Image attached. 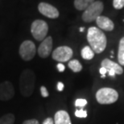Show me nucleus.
<instances>
[{
  "instance_id": "4be33fe9",
  "label": "nucleus",
  "mask_w": 124,
  "mask_h": 124,
  "mask_svg": "<svg viewBox=\"0 0 124 124\" xmlns=\"http://www.w3.org/2000/svg\"><path fill=\"white\" fill-rule=\"evenodd\" d=\"M40 92H41V95L43 96L44 98H46V97L48 96V90H47V88L44 86H42L40 87Z\"/></svg>"
},
{
  "instance_id": "b1692460",
  "label": "nucleus",
  "mask_w": 124,
  "mask_h": 124,
  "mask_svg": "<svg viewBox=\"0 0 124 124\" xmlns=\"http://www.w3.org/2000/svg\"><path fill=\"white\" fill-rule=\"evenodd\" d=\"M57 67V70H59L60 72H63V71L65 70V67L62 64V63H58Z\"/></svg>"
},
{
  "instance_id": "20e7f679",
  "label": "nucleus",
  "mask_w": 124,
  "mask_h": 124,
  "mask_svg": "<svg viewBox=\"0 0 124 124\" xmlns=\"http://www.w3.org/2000/svg\"><path fill=\"white\" fill-rule=\"evenodd\" d=\"M118 99V93L114 89L110 87H103L97 91L96 93V99L100 104L114 103Z\"/></svg>"
},
{
  "instance_id": "412c9836",
  "label": "nucleus",
  "mask_w": 124,
  "mask_h": 124,
  "mask_svg": "<svg viewBox=\"0 0 124 124\" xmlns=\"http://www.w3.org/2000/svg\"><path fill=\"white\" fill-rule=\"evenodd\" d=\"M86 104H87V101L84 99H76L75 102V106L79 107H85Z\"/></svg>"
},
{
  "instance_id": "39448f33",
  "label": "nucleus",
  "mask_w": 124,
  "mask_h": 124,
  "mask_svg": "<svg viewBox=\"0 0 124 124\" xmlns=\"http://www.w3.org/2000/svg\"><path fill=\"white\" fill-rule=\"evenodd\" d=\"M48 31V26L45 21L37 19L31 23V32L34 39L37 41H42L46 38Z\"/></svg>"
},
{
  "instance_id": "4468645a",
  "label": "nucleus",
  "mask_w": 124,
  "mask_h": 124,
  "mask_svg": "<svg viewBox=\"0 0 124 124\" xmlns=\"http://www.w3.org/2000/svg\"><path fill=\"white\" fill-rule=\"evenodd\" d=\"M94 2V0H74V7L78 10H85Z\"/></svg>"
},
{
  "instance_id": "9d476101",
  "label": "nucleus",
  "mask_w": 124,
  "mask_h": 124,
  "mask_svg": "<svg viewBox=\"0 0 124 124\" xmlns=\"http://www.w3.org/2000/svg\"><path fill=\"white\" fill-rule=\"evenodd\" d=\"M52 39L51 36H48L45 38L39 45L38 48V54L39 56L45 59L48 58L50 54L52 53Z\"/></svg>"
},
{
  "instance_id": "bb28decb",
  "label": "nucleus",
  "mask_w": 124,
  "mask_h": 124,
  "mask_svg": "<svg viewBox=\"0 0 124 124\" xmlns=\"http://www.w3.org/2000/svg\"><path fill=\"white\" fill-rule=\"evenodd\" d=\"M99 72H100V74H101V75H105V74L107 73V70L105 69V68L102 67L101 68H100Z\"/></svg>"
},
{
  "instance_id": "a211bd4d",
  "label": "nucleus",
  "mask_w": 124,
  "mask_h": 124,
  "mask_svg": "<svg viewBox=\"0 0 124 124\" xmlns=\"http://www.w3.org/2000/svg\"><path fill=\"white\" fill-rule=\"evenodd\" d=\"M15 115L12 114H7L0 118V124H14Z\"/></svg>"
},
{
  "instance_id": "f8f14e48",
  "label": "nucleus",
  "mask_w": 124,
  "mask_h": 124,
  "mask_svg": "<svg viewBox=\"0 0 124 124\" xmlns=\"http://www.w3.org/2000/svg\"><path fill=\"white\" fill-rule=\"evenodd\" d=\"M102 67L105 68L108 70H113L116 75H122L123 73V69L121 65L111 61L109 59H105L102 62Z\"/></svg>"
},
{
  "instance_id": "0eeeda50",
  "label": "nucleus",
  "mask_w": 124,
  "mask_h": 124,
  "mask_svg": "<svg viewBox=\"0 0 124 124\" xmlns=\"http://www.w3.org/2000/svg\"><path fill=\"white\" fill-rule=\"evenodd\" d=\"M73 52L70 47L66 46H62L57 47L52 52V59L60 62H67L73 57Z\"/></svg>"
},
{
  "instance_id": "6ab92c4d",
  "label": "nucleus",
  "mask_w": 124,
  "mask_h": 124,
  "mask_svg": "<svg viewBox=\"0 0 124 124\" xmlns=\"http://www.w3.org/2000/svg\"><path fill=\"white\" fill-rule=\"evenodd\" d=\"M113 7L117 10L123 8L124 0H113Z\"/></svg>"
},
{
  "instance_id": "393cba45",
  "label": "nucleus",
  "mask_w": 124,
  "mask_h": 124,
  "mask_svg": "<svg viewBox=\"0 0 124 124\" xmlns=\"http://www.w3.org/2000/svg\"><path fill=\"white\" fill-rule=\"evenodd\" d=\"M43 124H54V120L52 118H47L44 121Z\"/></svg>"
},
{
  "instance_id": "423d86ee",
  "label": "nucleus",
  "mask_w": 124,
  "mask_h": 124,
  "mask_svg": "<svg viewBox=\"0 0 124 124\" xmlns=\"http://www.w3.org/2000/svg\"><path fill=\"white\" fill-rule=\"evenodd\" d=\"M19 52L21 58L24 61H30L36 54V45L30 40H26L20 45Z\"/></svg>"
},
{
  "instance_id": "f257e3e1",
  "label": "nucleus",
  "mask_w": 124,
  "mask_h": 124,
  "mask_svg": "<svg viewBox=\"0 0 124 124\" xmlns=\"http://www.w3.org/2000/svg\"><path fill=\"white\" fill-rule=\"evenodd\" d=\"M87 40L90 48L96 54H101L106 47V37L105 34L97 27H91L88 29Z\"/></svg>"
},
{
  "instance_id": "f03ea898",
  "label": "nucleus",
  "mask_w": 124,
  "mask_h": 124,
  "mask_svg": "<svg viewBox=\"0 0 124 124\" xmlns=\"http://www.w3.org/2000/svg\"><path fill=\"white\" fill-rule=\"evenodd\" d=\"M36 75L31 70H24L19 78V89L23 97H29L32 94L35 88Z\"/></svg>"
},
{
  "instance_id": "f3484780",
  "label": "nucleus",
  "mask_w": 124,
  "mask_h": 124,
  "mask_svg": "<svg viewBox=\"0 0 124 124\" xmlns=\"http://www.w3.org/2000/svg\"><path fill=\"white\" fill-rule=\"evenodd\" d=\"M68 67L75 73L80 72V71L82 70V65H81L80 62L76 59H73V60L69 61L68 62Z\"/></svg>"
},
{
  "instance_id": "5701e85b",
  "label": "nucleus",
  "mask_w": 124,
  "mask_h": 124,
  "mask_svg": "<svg viewBox=\"0 0 124 124\" xmlns=\"http://www.w3.org/2000/svg\"><path fill=\"white\" fill-rule=\"evenodd\" d=\"M23 124H39V122L36 119H28L24 121Z\"/></svg>"
},
{
  "instance_id": "c85d7f7f",
  "label": "nucleus",
  "mask_w": 124,
  "mask_h": 124,
  "mask_svg": "<svg viewBox=\"0 0 124 124\" xmlns=\"http://www.w3.org/2000/svg\"><path fill=\"white\" fill-rule=\"evenodd\" d=\"M84 30H85V28H84V27H81L80 28V31H81V32H83Z\"/></svg>"
},
{
  "instance_id": "1a4fd4ad",
  "label": "nucleus",
  "mask_w": 124,
  "mask_h": 124,
  "mask_svg": "<svg viewBox=\"0 0 124 124\" xmlns=\"http://www.w3.org/2000/svg\"><path fill=\"white\" fill-rule=\"evenodd\" d=\"M38 10L42 15L49 18H57L59 17L58 10L47 2H40L38 6Z\"/></svg>"
},
{
  "instance_id": "2eb2a0df",
  "label": "nucleus",
  "mask_w": 124,
  "mask_h": 124,
  "mask_svg": "<svg viewBox=\"0 0 124 124\" xmlns=\"http://www.w3.org/2000/svg\"><path fill=\"white\" fill-rule=\"evenodd\" d=\"M118 60L119 65L124 66V37L120 39L119 45H118Z\"/></svg>"
},
{
  "instance_id": "aec40b11",
  "label": "nucleus",
  "mask_w": 124,
  "mask_h": 124,
  "mask_svg": "<svg viewBox=\"0 0 124 124\" xmlns=\"http://www.w3.org/2000/svg\"><path fill=\"white\" fill-rule=\"evenodd\" d=\"M75 115L78 118H86L87 117V112H86V110H84L82 109L76 110L75 111Z\"/></svg>"
},
{
  "instance_id": "cd10ccee",
  "label": "nucleus",
  "mask_w": 124,
  "mask_h": 124,
  "mask_svg": "<svg viewBox=\"0 0 124 124\" xmlns=\"http://www.w3.org/2000/svg\"><path fill=\"white\" fill-rule=\"evenodd\" d=\"M107 73L109 74V75H110V76H111V77H113V78H114V76H115V75H116V74H115L113 70H108V71H107Z\"/></svg>"
},
{
  "instance_id": "7ed1b4c3",
  "label": "nucleus",
  "mask_w": 124,
  "mask_h": 124,
  "mask_svg": "<svg viewBox=\"0 0 124 124\" xmlns=\"http://www.w3.org/2000/svg\"><path fill=\"white\" fill-rule=\"evenodd\" d=\"M104 6L101 1H94L90 6L88 7L84 10L82 14V19L86 23H91L96 19L103 11Z\"/></svg>"
},
{
  "instance_id": "9b49d317",
  "label": "nucleus",
  "mask_w": 124,
  "mask_h": 124,
  "mask_svg": "<svg viewBox=\"0 0 124 124\" xmlns=\"http://www.w3.org/2000/svg\"><path fill=\"white\" fill-rule=\"evenodd\" d=\"M96 23L100 30H104L105 31H111L114 30V24L109 18L105 16H99L96 19Z\"/></svg>"
},
{
  "instance_id": "dca6fc26",
  "label": "nucleus",
  "mask_w": 124,
  "mask_h": 124,
  "mask_svg": "<svg viewBox=\"0 0 124 124\" xmlns=\"http://www.w3.org/2000/svg\"><path fill=\"white\" fill-rule=\"evenodd\" d=\"M81 57L86 60H90L94 57V51L90 48V46H86L85 47H83L81 50Z\"/></svg>"
},
{
  "instance_id": "ddd939ff",
  "label": "nucleus",
  "mask_w": 124,
  "mask_h": 124,
  "mask_svg": "<svg viewBox=\"0 0 124 124\" xmlns=\"http://www.w3.org/2000/svg\"><path fill=\"white\" fill-rule=\"evenodd\" d=\"M54 124H72L69 115L65 110H59L54 116Z\"/></svg>"
},
{
  "instance_id": "6e6552de",
  "label": "nucleus",
  "mask_w": 124,
  "mask_h": 124,
  "mask_svg": "<svg viewBox=\"0 0 124 124\" xmlns=\"http://www.w3.org/2000/svg\"><path fill=\"white\" fill-rule=\"evenodd\" d=\"M15 95V89L12 83L9 81H5L0 84V100L8 101Z\"/></svg>"
},
{
  "instance_id": "a878e982",
  "label": "nucleus",
  "mask_w": 124,
  "mask_h": 124,
  "mask_svg": "<svg viewBox=\"0 0 124 124\" xmlns=\"http://www.w3.org/2000/svg\"><path fill=\"white\" fill-rule=\"evenodd\" d=\"M64 84H63L61 82H59V83H57V90L59 91H62L63 90H64Z\"/></svg>"
}]
</instances>
